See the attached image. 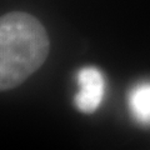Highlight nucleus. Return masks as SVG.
<instances>
[{"label": "nucleus", "instance_id": "3", "mask_svg": "<svg viewBox=\"0 0 150 150\" xmlns=\"http://www.w3.org/2000/svg\"><path fill=\"white\" fill-rule=\"evenodd\" d=\"M130 112L140 125H150V81L137 84L129 93Z\"/></svg>", "mask_w": 150, "mask_h": 150}, {"label": "nucleus", "instance_id": "2", "mask_svg": "<svg viewBox=\"0 0 150 150\" xmlns=\"http://www.w3.org/2000/svg\"><path fill=\"white\" fill-rule=\"evenodd\" d=\"M79 91L74 98L75 106L84 114H91L100 106L105 94V81L96 68H83L76 75Z\"/></svg>", "mask_w": 150, "mask_h": 150}, {"label": "nucleus", "instance_id": "1", "mask_svg": "<svg viewBox=\"0 0 150 150\" xmlns=\"http://www.w3.org/2000/svg\"><path fill=\"white\" fill-rule=\"evenodd\" d=\"M48 53V34L38 19L20 11L0 16V91L24 83Z\"/></svg>", "mask_w": 150, "mask_h": 150}]
</instances>
